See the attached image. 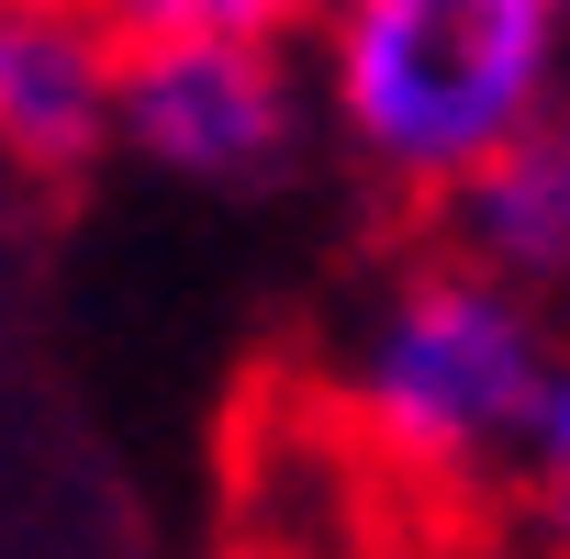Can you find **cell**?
<instances>
[{"label": "cell", "instance_id": "cell-1", "mask_svg": "<svg viewBox=\"0 0 570 559\" xmlns=\"http://www.w3.org/2000/svg\"><path fill=\"white\" fill-rule=\"evenodd\" d=\"M303 68L347 168L436 213L492 157L548 146L570 101V0H325Z\"/></svg>", "mask_w": 570, "mask_h": 559}, {"label": "cell", "instance_id": "cell-2", "mask_svg": "<svg viewBox=\"0 0 570 559\" xmlns=\"http://www.w3.org/2000/svg\"><path fill=\"white\" fill-rule=\"evenodd\" d=\"M559 303L425 246L358 303L336 347V414L414 481H503L559 381Z\"/></svg>", "mask_w": 570, "mask_h": 559}, {"label": "cell", "instance_id": "cell-3", "mask_svg": "<svg viewBox=\"0 0 570 559\" xmlns=\"http://www.w3.org/2000/svg\"><path fill=\"white\" fill-rule=\"evenodd\" d=\"M314 68L303 46H135L112 146L179 190H268L314 146Z\"/></svg>", "mask_w": 570, "mask_h": 559}, {"label": "cell", "instance_id": "cell-4", "mask_svg": "<svg viewBox=\"0 0 570 559\" xmlns=\"http://www.w3.org/2000/svg\"><path fill=\"white\" fill-rule=\"evenodd\" d=\"M124 112V35L90 0H0V168L79 179L112 157Z\"/></svg>", "mask_w": 570, "mask_h": 559}, {"label": "cell", "instance_id": "cell-5", "mask_svg": "<svg viewBox=\"0 0 570 559\" xmlns=\"http://www.w3.org/2000/svg\"><path fill=\"white\" fill-rule=\"evenodd\" d=\"M436 246L492 268V280H514V292H537V303H559L570 292V190H559L548 146H514L470 190H448L436 202Z\"/></svg>", "mask_w": 570, "mask_h": 559}, {"label": "cell", "instance_id": "cell-6", "mask_svg": "<svg viewBox=\"0 0 570 559\" xmlns=\"http://www.w3.org/2000/svg\"><path fill=\"white\" fill-rule=\"evenodd\" d=\"M90 12L135 46H303L325 0H90Z\"/></svg>", "mask_w": 570, "mask_h": 559}, {"label": "cell", "instance_id": "cell-7", "mask_svg": "<svg viewBox=\"0 0 570 559\" xmlns=\"http://www.w3.org/2000/svg\"><path fill=\"white\" fill-rule=\"evenodd\" d=\"M503 492H514L525 559H570V347H559V381H548V403H537V425H525Z\"/></svg>", "mask_w": 570, "mask_h": 559}, {"label": "cell", "instance_id": "cell-8", "mask_svg": "<svg viewBox=\"0 0 570 559\" xmlns=\"http://www.w3.org/2000/svg\"><path fill=\"white\" fill-rule=\"evenodd\" d=\"M548 168H559V190H570V101H559V124H548Z\"/></svg>", "mask_w": 570, "mask_h": 559}]
</instances>
